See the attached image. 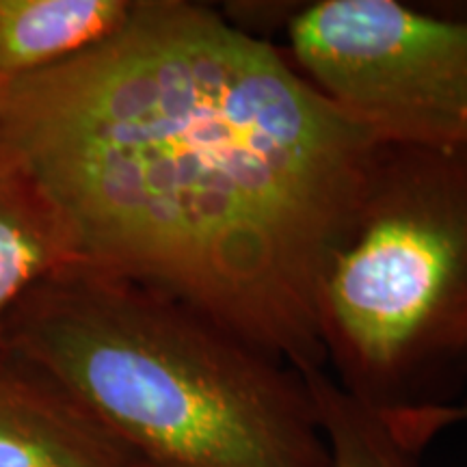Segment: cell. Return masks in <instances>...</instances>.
<instances>
[{"label":"cell","mask_w":467,"mask_h":467,"mask_svg":"<svg viewBox=\"0 0 467 467\" xmlns=\"http://www.w3.org/2000/svg\"><path fill=\"white\" fill-rule=\"evenodd\" d=\"M325 370L385 411L467 364V150L377 143L317 285Z\"/></svg>","instance_id":"cell-3"},{"label":"cell","mask_w":467,"mask_h":467,"mask_svg":"<svg viewBox=\"0 0 467 467\" xmlns=\"http://www.w3.org/2000/svg\"><path fill=\"white\" fill-rule=\"evenodd\" d=\"M3 353L55 379L141 467H329L303 372L100 268L39 284L11 314Z\"/></svg>","instance_id":"cell-2"},{"label":"cell","mask_w":467,"mask_h":467,"mask_svg":"<svg viewBox=\"0 0 467 467\" xmlns=\"http://www.w3.org/2000/svg\"><path fill=\"white\" fill-rule=\"evenodd\" d=\"M134 0H0V85L55 67L126 22Z\"/></svg>","instance_id":"cell-7"},{"label":"cell","mask_w":467,"mask_h":467,"mask_svg":"<svg viewBox=\"0 0 467 467\" xmlns=\"http://www.w3.org/2000/svg\"><path fill=\"white\" fill-rule=\"evenodd\" d=\"M0 89H3V85H0Z\"/></svg>","instance_id":"cell-10"},{"label":"cell","mask_w":467,"mask_h":467,"mask_svg":"<svg viewBox=\"0 0 467 467\" xmlns=\"http://www.w3.org/2000/svg\"><path fill=\"white\" fill-rule=\"evenodd\" d=\"M329 451V467H420L429 437L411 411H385L350 396L327 370L303 372Z\"/></svg>","instance_id":"cell-8"},{"label":"cell","mask_w":467,"mask_h":467,"mask_svg":"<svg viewBox=\"0 0 467 467\" xmlns=\"http://www.w3.org/2000/svg\"><path fill=\"white\" fill-rule=\"evenodd\" d=\"M0 467H141L72 394L0 353Z\"/></svg>","instance_id":"cell-5"},{"label":"cell","mask_w":467,"mask_h":467,"mask_svg":"<svg viewBox=\"0 0 467 467\" xmlns=\"http://www.w3.org/2000/svg\"><path fill=\"white\" fill-rule=\"evenodd\" d=\"M454 409H457L459 422H463V420H467V402H465V405H454Z\"/></svg>","instance_id":"cell-9"},{"label":"cell","mask_w":467,"mask_h":467,"mask_svg":"<svg viewBox=\"0 0 467 467\" xmlns=\"http://www.w3.org/2000/svg\"><path fill=\"white\" fill-rule=\"evenodd\" d=\"M375 139L282 48L189 0L0 89V151L83 265L184 301L299 372L325 370L317 285Z\"/></svg>","instance_id":"cell-1"},{"label":"cell","mask_w":467,"mask_h":467,"mask_svg":"<svg viewBox=\"0 0 467 467\" xmlns=\"http://www.w3.org/2000/svg\"><path fill=\"white\" fill-rule=\"evenodd\" d=\"M284 28L292 66L375 141L467 150V14L318 0Z\"/></svg>","instance_id":"cell-4"},{"label":"cell","mask_w":467,"mask_h":467,"mask_svg":"<svg viewBox=\"0 0 467 467\" xmlns=\"http://www.w3.org/2000/svg\"><path fill=\"white\" fill-rule=\"evenodd\" d=\"M76 265L83 260L55 206L0 151V353L17 306L46 279Z\"/></svg>","instance_id":"cell-6"}]
</instances>
